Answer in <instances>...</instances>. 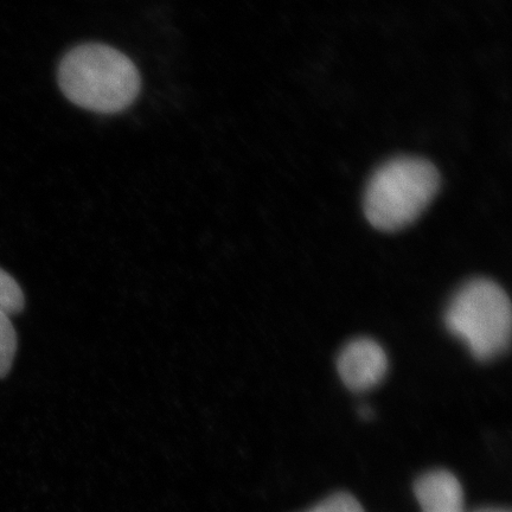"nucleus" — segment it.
Masks as SVG:
<instances>
[{"label":"nucleus","instance_id":"nucleus-6","mask_svg":"<svg viewBox=\"0 0 512 512\" xmlns=\"http://www.w3.org/2000/svg\"><path fill=\"white\" fill-rule=\"evenodd\" d=\"M18 347L17 332L10 316L0 311V379L10 373Z\"/></svg>","mask_w":512,"mask_h":512},{"label":"nucleus","instance_id":"nucleus-10","mask_svg":"<svg viewBox=\"0 0 512 512\" xmlns=\"http://www.w3.org/2000/svg\"><path fill=\"white\" fill-rule=\"evenodd\" d=\"M473 512H510L508 510L504 509H498V508H485V509H479Z\"/></svg>","mask_w":512,"mask_h":512},{"label":"nucleus","instance_id":"nucleus-5","mask_svg":"<svg viewBox=\"0 0 512 512\" xmlns=\"http://www.w3.org/2000/svg\"><path fill=\"white\" fill-rule=\"evenodd\" d=\"M414 494L422 512H465L462 484L446 470L430 471L419 477Z\"/></svg>","mask_w":512,"mask_h":512},{"label":"nucleus","instance_id":"nucleus-4","mask_svg":"<svg viewBox=\"0 0 512 512\" xmlns=\"http://www.w3.org/2000/svg\"><path fill=\"white\" fill-rule=\"evenodd\" d=\"M337 369L343 383L352 392H368L379 386L386 377L388 356L374 339H352L339 352Z\"/></svg>","mask_w":512,"mask_h":512},{"label":"nucleus","instance_id":"nucleus-2","mask_svg":"<svg viewBox=\"0 0 512 512\" xmlns=\"http://www.w3.org/2000/svg\"><path fill=\"white\" fill-rule=\"evenodd\" d=\"M439 171L426 159L398 157L375 171L364 194V214L382 232H398L419 219L437 196Z\"/></svg>","mask_w":512,"mask_h":512},{"label":"nucleus","instance_id":"nucleus-8","mask_svg":"<svg viewBox=\"0 0 512 512\" xmlns=\"http://www.w3.org/2000/svg\"><path fill=\"white\" fill-rule=\"evenodd\" d=\"M306 512H366L362 504L357 499L347 494V492H338L331 495L324 501L315 505V507Z\"/></svg>","mask_w":512,"mask_h":512},{"label":"nucleus","instance_id":"nucleus-7","mask_svg":"<svg viewBox=\"0 0 512 512\" xmlns=\"http://www.w3.org/2000/svg\"><path fill=\"white\" fill-rule=\"evenodd\" d=\"M25 305L24 293L16 279L0 268V311L17 315Z\"/></svg>","mask_w":512,"mask_h":512},{"label":"nucleus","instance_id":"nucleus-3","mask_svg":"<svg viewBox=\"0 0 512 512\" xmlns=\"http://www.w3.org/2000/svg\"><path fill=\"white\" fill-rule=\"evenodd\" d=\"M512 311L508 293L495 281L476 278L454 294L445 312L450 334L463 342L478 361H490L507 351Z\"/></svg>","mask_w":512,"mask_h":512},{"label":"nucleus","instance_id":"nucleus-1","mask_svg":"<svg viewBox=\"0 0 512 512\" xmlns=\"http://www.w3.org/2000/svg\"><path fill=\"white\" fill-rule=\"evenodd\" d=\"M59 85L76 106L113 114L126 110L138 98L142 79L134 63L119 50L88 43L63 57Z\"/></svg>","mask_w":512,"mask_h":512},{"label":"nucleus","instance_id":"nucleus-9","mask_svg":"<svg viewBox=\"0 0 512 512\" xmlns=\"http://www.w3.org/2000/svg\"><path fill=\"white\" fill-rule=\"evenodd\" d=\"M360 413L363 419L373 418V411H371L370 407H361Z\"/></svg>","mask_w":512,"mask_h":512}]
</instances>
